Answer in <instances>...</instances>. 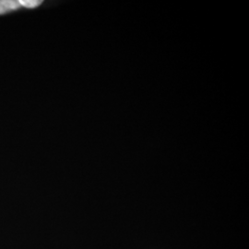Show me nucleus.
I'll return each instance as SVG.
<instances>
[{"label": "nucleus", "instance_id": "nucleus-1", "mask_svg": "<svg viewBox=\"0 0 249 249\" xmlns=\"http://www.w3.org/2000/svg\"><path fill=\"white\" fill-rule=\"evenodd\" d=\"M20 7L18 1L14 0H1L0 1V15L8 13L11 10H16Z\"/></svg>", "mask_w": 249, "mask_h": 249}, {"label": "nucleus", "instance_id": "nucleus-2", "mask_svg": "<svg viewBox=\"0 0 249 249\" xmlns=\"http://www.w3.org/2000/svg\"><path fill=\"white\" fill-rule=\"evenodd\" d=\"M18 2L20 6L25 7L27 9H34L42 4V1L40 0H20Z\"/></svg>", "mask_w": 249, "mask_h": 249}]
</instances>
